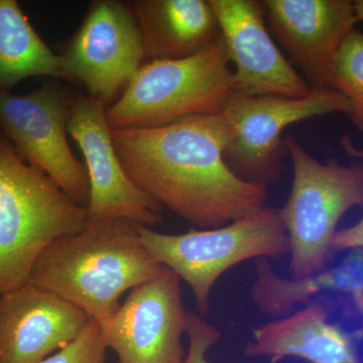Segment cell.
<instances>
[{
	"instance_id": "cell-1",
	"label": "cell",
	"mask_w": 363,
	"mask_h": 363,
	"mask_svg": "<svg viewBox=\"0 0 363 363\" xmlns=\"http://www.w3.org/2000/svg\"><path fill=\"white\" fill-rule=\"evenodd\" d=\"M111 136L136 187L200 228H218L267 206V188L241 180L226 164L221 114L111 130Z\"/></svg>"
},
{
	"instance_id": "cell-6",
	"label": "cell",
	"mask_w": 363,
	"mask_h": 363,
	"mask_svg": "<svg viewBox=\"0 0 363 363\" xmlns=\"http://www.w3.org/2000/svg\"><path fill=\"white\" fill-rule=\"evenodd\" d=\"M292 157L294 180L285 206L279 209L290 240L291 278L300 279L326 269L331 242L344 214L363 207V164H326L310 156L295 136L284 138Z\"/></svg>"
},
{
	"instance_id": "cell-8",
	"label": "cell",
	"mask_w": 363,
	"mask_h": 363,
	"mask_svg": "<svg viewBox=\"0 0 363 363\" xmlns=\"http://www.w3.org/2000/svg\"><path fill=\"white\" fill-rule=\"evenodd\" d=\"M71 100L57 85L26 95L0 89V125L23 160L86 208L90 197L87 169L74 156L67 138Z\"/></svg>"
},
{
	"instance_id": "cell-14",
	"label": "cell",
	"mask_w": 363,
	"mask_h": 363,
	"mask_svg": "<svg viewBox=\"0 0 363 363\" xmlns=\"http://www.w3.org/2000/svg\"><path fill=\"white\" fill-rule=\"evenodd\" d=\"M92 318L26 283L0 295V363H40L78 338Z\"/></svg>"
},
{
	"instance_id": "cell-20",
	"label": "cell",
	"mask_w": 363,
	"mask_h": 363,
	"mask_svg": "<svg viewBox=\"0 0 363 363\" xmlns=\"http://www.w3.org/2000/svg\"><path fill=\"white\" fill-rule=\"evenodd\" d=\"M106 350L99 322L93 319L78 338L40 363H106Z\"/></svg>"
},
{
	"instance_id": "cell-23",
	"label": "cell",
	"mask_w": 363,
	"mask_h": 363,
	"mask_svg": "<svg viewBox=\"0 0 363 363\" xmlns=\"http://www.w3.org/2000/svg\"><path fill=\"white\" fill-rule=\"evenodd\" d=\"M353 6H354L357 20L363 21V0H357V1L353 2Z\"/></svg>"
},
{
	"instance_id": "cell-16",
	"label": "cell",
	"mask_w": 363,
	"mask_h": 363,
	"mask_svg": "<svg viewBox=\"0 0 363 363\" xmlns=\"http://www.w3.org/2000/svg\"><path fill=\"white\" fill-rule=\"evenodd\" d=\"M128 6L149 62L190 58L221 35L216 14L205 0H135Z\"/></svg>"
},
{
	"instance_id": "cell-11",
	"label": "cell",
	"mask_w": 363,
	"mask_h": 363,
	"mask_svg": "<svg viewBox=\"0 0 363 363\" xmlns=\"http://www.w3.org/2000/svg\"><path fill=\"white\" fill-rule=\"evenodd\" d=\"M67 130L82 150L89 177L87 222L125 218L150 228L162 223L164 207L136 187L121 166L101 101L89 95L72 98Z\"/></svg>"
},
{
	"instance_id": "cell-13",
	"label": "cell",
	"mask_w": 363,
	"mask_h": 363,
	"mask_svg": "<svg viewBox=\"0 0 363 363\" xmlns=\"http://www.w3.org/2000/svg\"><path fill=\"white\" fill-rule=\"evenodd\" d=\"M269 33L311 89L329 87L336 55L357 23L348 0H264Z\"/></svg>"
},
{
	"instance_id": "cell-7",
	"label": "cell",
	"mask_w": 363,
	"mask_h": 363,
	"mask_svg": "<svg viewBox=\"0 0 363 363\" xmlns=\"http://www.w3.org/2000/svg\"><path fill=\"white\" fill-rule=\"evenodd\" d=\"M350 102L330 87L305 97L233 95L222 112L225 124L224 160L234 175L266 187L277 182L288 155L283 136L288 126L333 112L350 116Z\"/></svg>"
},
{
	"instance_id": "cell-17",
	"label": "cell",
	"mask_w": 363,
	"mask_h": 363,
	"mask_svg": "<svg viewBox=\"0 0 363 363\" xmlns=\"http://www.w3.org/2000/svg\"><path fill=\"white\" fill-rule=\"evenodd\" d=\"M324 292L348 296L363 317V248L350 250L337 266L300 279L283 278L267 259H257L250 294L264 314L276 319L288 316L295 312L296 305H306L313 296Z\"/></svg>"
},
{
	"instance_id": "cell-2",
	"label": "cell",
	"mask_w": 363,
	"mask_h": 363,
	"mask_svg": "<svg viewBox=\"0 0 363 363\" xmlns=\"http://www.w3.org/2000/svg\"><path fill=\"white\" fill-rule=\"evenodd\" d=\"M140 226L125 218L86 222L82 230L45 248L28 283L104 321L121 308L126 291L164 269L143 247Z\"/></svg>"
},
{
	"instance_id": "cell-21",
	"label": "cell",
	"mask_w": 363,
	"mask_h": 363,
	"mask_svg": "<svg viewBox=\"0 0 363 363\" xmlns=\"http://www.w3.org/2000/svg\"><path fill=\"white\" fill-rule=\"evenodd\" d=\"M189 350L183 363H208L206 353L220 340L221 333L200 315L189 312Z\"/></svg>"
},
{
	"instance_id": "cell-18",
	"label": "cell",
	"mask_w": 363,
	"mask_h": 363,
	"mask_svg": "<svg viewBox=\"0 0 363 363\" xmlns=\"http://www.w3.org/2000/svg\"><path fill=\"white\" fill-rule=\"evenodd\" d=\"M35 76L67 80L61 55L40 39L16 0H0V89Z\"/></svg>"
},
{
	"instance_id": "cell-22",
	"label": "cell",
	"mask_w": 363,
	"mask_h": 363,
	"mask_svg": "<svg viewBox=\"0 0 363 363\" xmlns=\"http://www.w3.org/2000/svg\"><path fill=\"white\" fill-rule=\"evenodd\" d=\"M341 145L350 156L363 159V150L357 149L350 136H343ZM331 248L332 252L363 248V218L354 225L337 231L332 240Z\"/></svg>"
},
{
	"instance_id": "cell-9",
	"label": "cell",
	"mask_w": 363,
	"mask_h": 363,
	"mask_svg": "<svg viewBox=\"0 0 363 363\" xmlns=\"http://www.w3.org/2000/svg\"><path fill=\"white\" fill-rule=\"evenodd\" d=\"M67 80L84 86L104 105L123 94L145 60L140 28L128 4L91 2L61 55Z\"/></svg>"
},
{
	"instance_id": "cell-19",
	"label": "cell",
	"mask_w": 363,
	"mask_h": 363,
	"mask_svg": "<svg viewBox=\"0 0 363 363\" xmlns=\"http://www.w3.org/2000/svg\"><path fill=\"white\" fill-rule=\"evenodd\" d=\"M329 87L350 102V117L363 133V33L353 30L343 43L332 66Z\"/></svg>"
},
{
	"instance_id": "cell-10",
	"label": "cell",
	"mask_w": 363,
	"mask_h": 363,
	"mask_svg": "<svg viewBox=\"0 0 363 363\" xmlns=\"http://www.w3.org/2000/svg\"><path fill=\"white\" fill-rule=\"evenodd\" d=\"M99 324L105 345L119 363H183L189 311L181 279L164 267L156 278L130 290L117 312Z\"/></svg>"
},
{
	"instance_id": "cell-4",
	"label": "cell",
	"mask_w": 363,
	"mask_h": 363,
	"mask_svg": "<svg viewBox=\"0 0 363 363\" xmlns=\"http://www.w3.org/2000/svg\"><path fill=\"white\" fill-rule=\"evenodd\" d=\"M234 95L233 72L222 35L190 58L147 62L106 109L111 130L169 125L218 116Z\"/></svg>"
},
{
	"instance_id": "cell-5",
	"label": "cell",
	"mask_w": 363,
	"mask_h": 363,
	"mask_svg": "<svg viewBox=\"0 0 363 363\" xmlns=\"http://www.w3.org/2000/svg\"><path fill=\"white\" fill-rule=\"evenodd\" d=\"M140 233L156 262L190 286L201 316L209 314L212 289L229 269L250 259H279L290 255L279 209L267 206L218 228L164 234L142 225Z\"/></svg>"
},
{
	"instance_id": "cell-3",
	"label": "cell",
	"mask_w": 363,
	"mask_h": 363,
	"mask_svg": "<svg viewBox=\"0 0 363 363\" xmlns=\"http://www.w3.org/2000/svg\"><path fill=\"white\" fill-rule=\"evenodd\" d=\"M86 222L84 206L0 140V295L26 285L45 248Z\"/></svg>"
},
{
	"instance_id": "cell-15",
	"label": "cell",
	"mask_w": 363,
	"mask_h": 363,
	"mask_svg": "<svg viewBox=\"0 0 363 363\" xmlns=\"http://www.w3.org/2000/svg\"><path fill=\"white\" fill-rule=\"evenodd\" d=\"M333 305L328 298L310 300L298 311L252 329L253 340L245 345L247 357L303 358L311 363H363L357 339L362 330L350 333L330 323Z\"/></svg>"
},
{
	"instance_id": "cell-12",
	"label": "cell",
	"mask_w": 363,
	"mask_h": 363,
	"mask_svg": "<svg viewBox=\"0 0 363 363\" xmlns=\"http://www.w3.org/2000/svg\"><path fill=\"white\" fill-rule=\"evenodd\" d=\"M233 72L234 95L301 98L312 92L267 28L262 1L209 0Z\"/></svg>"
}]
</instances>
